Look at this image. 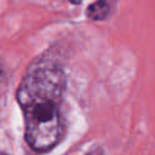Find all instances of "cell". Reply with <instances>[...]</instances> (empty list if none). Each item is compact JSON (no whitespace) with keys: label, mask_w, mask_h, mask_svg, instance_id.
I'll use <instances>...</instances> for the list:
<instances>
[{"label":"cell","mask_w":155,"mask_h":155,"mask_svg":"<svg viewBox=\"0 0 155 155\" xmlns=\"http://www.w3.org/2000/svg\"><path fill=\"white\" fill-rule=\"evenodd\" d=\"M17 101L24 113V133L29 147L38 153L52 149L62 136L58 108L61 99L48 96H25L17 97Z\"/></svg>","instance_id":"6da1fadb"},{"label":"cell","mask_w":155,"mask_h":155,"mask_svg":"<svg viewBox=\"0 0 155 155\" xmlns=\"http://www.w3.org/2000/svg\"><path fill=\"white\" fill-rule=\"evenodd\" d=\"M70 2H73V4H79V2H81L82 0H69Z\"/></svg>","instance_id":"3957f363"},{"label":"cell","mask_w":155,"mask_h":155,"mask_svg":"<svg viewBox=\"0 0 155 155\" xmlns=\"http://www.w3.org/2000/svg\"><path fill=\"white\" fill-rule=\"evenodd\" d=\"M0 155H6V154H5V153H1V154H0Z\"/></svg>","instance_id":"5b68a950"},{"label":"cell","mask_w":155,"mask_h":155,"mask_svg":"<svg viewBox=\"0 0 155 155\" xmlns=\"http://www.w3.org/2000/svg\"><path fill=\"white\" fill-rule=\"evenodd\" d=\"M88 155H102L101 153H97V151H94V153H91V154H88Z\"/></svg>","instance_id":"277c9868"},{"label":"cell","mask_w":155,"mask_h":155,"mask_svg":"<svg viewBox=\"0 0 155 155\" xmlns=\"http://www.w3.org/2000/svg\"><path fill=\"white\" fill-rule=\"evenodd\" d=\"M86 13L93 21H102L109 15V5L104 0H98L87 7Z\"/></svg>","instance_id":"7a4b0ae2"}]
</instances>
